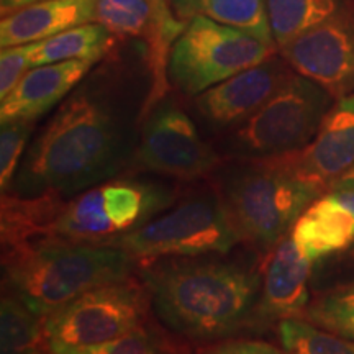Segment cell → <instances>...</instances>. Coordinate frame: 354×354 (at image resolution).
I'll list each match as a JSON object with an SVG mask.
<instances>
[{
    "mask_svg": "<svg viewBox=\"0 0 354 354\" xmlns=\"http://www.w3.org/2000/svg\"><path fill=\"white\" fill-rule=\"evenodd\" d=\"M346 7L344 0H266L277 50Z\"/></svg>",
    "mask_w": 354,
    "mask_h": 354,
    "instance_id": "21",
    "label": "cell"
},
{
    "mask_svg": "<svg viewBox=\"0 0 354 354\" xmlns=\"http://www.w3.org/2000/svg\"><path fill=\"white\" fill-rule=\"evenodd\" d=\"M313 261L308 259L290 233L263 261V287L258 302V328L268 330L272 323L305 320L310 307L308 282Z\"/></svg>",
    "mask_w": 354,
    "mask_h": 354,
    "instance_id": "14",
    "label": "cell"
},
{
    "mask_svg": "<svg viewBox=\"0 0 354 354\" xmlns=\"http://www.w3.org/2000/svg\"><path fill=\"white\" fill-rule=\"evenodd\" d=\"M97 0H43L2 17L0 46L43 41L64 30L94 21Z\"/></svg>",
    "mask_w": 354,
    "mask_h": 354,
    "instance_id": "17",
    "label": "cell"
},
{
    "mask_svg": "<svg viewBox=\"0 0 354 354\" xmlns=\"http://www.w3.org/2000/svg\"><path fill=\"white\" fill-rule=\"evenodd\" d=\"M198 354H287L284 348H277L268 342L248 338H228L203 348Z\"/></svg>",
    "mask_w": 354,
    "mask_h": 354,
    "instance_id": "28",
    "label": "cell"
},
{
    "mask_svg": "<svg viewBox=\"0 0 354 354\" xmlns=\"http://www.w3.org/2000/svg\"><path fill=\"white\" fill-rule=\"evenodd\" d=\"M287 354H354V342L307 320H284L277 325Z\"/></svg>",
    "mask_w": 354,
    "mask_h": 354,
    "instance_id": "23",
    "label": "cell"
},
{
    "mask_svg": "<svg viewBox=\"0 0 354 354\" xmlns=\"http://www.w3.org/2000/svg\"><path fill=\"white\" fill-rule=\"evenodd\" d=\"M174 8L183 19L207 17L277 46L269 25L266 0H174Z\"/></svg>",
    "mask_w": 354,
    "mask_h": 354,
    "instance_id": "20",
    "label": "cell"
},
{
    "mask_svg": "<svg viewBox=\"0 0 354 354\" xmlns=\"http://www.w3.org/2000/svg\"><path fill=\"white\" fill-rule=\"evenodd\" d=\"M331 189H354V166L349 167V169L338 177V179L333 180L330 184L328 190ZM326 190V192H328Z\"/></svg>",
    "mask_w": 354,
    "mask_h": 354,
    "instance_id": "31",
    "label": "cell"
},
{
    "mask_svg": "<svg viewBox=\"0 0 354 354\" xmlns=\"http://www.w3.org/2000/svg\"><path fill=\"white\" fill-rule=\"evenodd\" d=\"M95 63L63 61L35 66L2 100L0 122L37 120L68 97Z\"/></svg>",
    "mask_w": 354,
    "mask_h": 354,
    "instance_id": "16",
    "label": "cell"
},
{
    "mask_svg": "<svg viewBox=\"0 0 354 354\" xmlns=\"http://www.w3.org/2000/svg\"><path fill=\"white\" fill-rule=\"evenodd\" d=\"M33 120H8L0 130V189L10 190L33 131Z\"/></svg>",
    "mask_w": 354,
    "mask_h": 354,
    "instance_id": "26",
    "label": "cell"
},
{
    "mask_svg": "<svg viewBox=\"0 0 354 354\" xmlns=\"http://www.w3.org/2000/svg\"><path fill=\"white\" fill-rule=\"evenodd\" d=\"M215 172V185L238 240L266 259L325 189L305 177L292 153L233 159Z\"/></svg>",
    "mask_w": 354,
    "mask_h": 354,
    "instance_id": "4",
    "label": "cell"
},
{
    "mask_svg": "<svg viewBox=\"0 0 354 354\" xmlns=\"http://www.w3.org/2000/svg\"><path fill=\"white\" fill-rule=\"evenodd\" d=\"M300 76L335 100L354 92V12L348 6L279 50Z\"/></svg>",
    "mask_w": 354,
    "mask_h": 354,
    "instance_id": "12",
    "label": "cell"
},
{
    "mask_svg": "<svg viewBox=\"0 0 354 354\" xmlns=\"http://www.w3.org/2000/svg\"><path fill=\"white\" fill-rule=\"evenodd\" d=\"M94 21L115 37L145 38V63L151 79L146 113L167 91V64L176 39L189 21L176 19L167 0H97Z\"/></svg>",
    "mask_w": 354,
    "mask_h": 354,
    "instance_id": "11",
    "label": "cell"
},
{
    "mask_svg": "<svg viewBox=\"0 0 354 354\" xmlns=\"http://www.w3.org/2000/svg\"><path fill=\"white\" fill-rule=\"evenodd\" d=\"M151 308L143 281L128 277L79 295L44 318L50 354H69L112 343L148 322Z\"/></svg>",
    "mask_w": 354,
    "mask_h": 354,
    "instance_id": "8",
    "label": "cell"
},
{
    "mask_svg": "<svg viewBox=\"0 0 354 354\" xmlns=\"http://www.w3.org/2000/svg\"><path fill=\"white\" fill-rule=\"evenodd\" d=\"M138 140L133 171L194 183L214 176L221 166V154L172 100L161 99L149 109Z\"/></svg>",
    "mask_w": 354,
    "mask_h": 354,
    "instance_id": "10",
    "label": "cell"
},
{
    "mask_svg": "<svg viewBox=\"0 0 354 354\" xmlns=\"http://www.w3.org/2000/svg\"><path fill=\"white\" fill-rule=\"evenodd\" d=\"M37 354H44V353H37Z\"/></svg>",
    "mask_w": 354,
    "mask_h": 354,
    "instance_id": "32",
    "label": "cell"
},
{
    "mask_svg": "<svg viewBox=\"0 0 354 354\" xmlns=\"http://www.w3.org/2000/svg\"><path fill=\"white\" fill-rule=\"evenodd\" d=\"M305 320L335 335L354 339V281L318 297L308 307Z\"/></svg>",
    "mask_w": 354,
    "mask_h": 354,
    "instance_id": "24",
    "label": "cell"
},
{
    "mask_svg": "<svg viewBox=\"0 0 354 354\" xmlns=\"http://www.w3.org/2000/svg\"><path fill=\"white\" fill-rule=\"evenodd\" d=\"M179 189L162 180L115 177L61 203L53 236L110 245L174 205Z\"/></svg>",
    "mask_w": 354,
    "mask_h": 354,
    "instance_id": "5",
    "label": "cell"
},
{
    "mask_svg": "<svg viewBox=\"0 0 354 354\" xmlns=\"http://www.w3.org/2000/svg\"><path fill=\"white\" fill-rule=\"evenodd\" d=\"M32 68L30 43L2 48V53H0V100L10 94Z\"/></svg>",
    "mask_w": 354,
    "mask_h": 354,
    "instance_id": "27",
    "label": "cell"
},
{
    "mask_svg": "<svg viewBox=\"0 0 354 354\" xmlns=\"http://www.w3.org/2000/svg\"><path fill=\"white\" fill-rule=\"evenodd\" d=\"M162 258L141 263L140 279L166 328L194 342H221L258 333L263 266L220 258Z\"/></svg>",
    "mask_w": 354,
    "mask_h": 354,
    "instance_id": "2",
    "label": "cell"
},
{
    "mask_svg": "<svg viewBox=\"0 0 354 354\" xmlns=\"http://www.w3.org/2000/svg\"><path fill=\"white\" fill-rule=\"evenodd\" d=\"M292 156L300 172L325 192L354 166V92L335 102L315 138Z\"/></svg>",
    "mask_w": 354,
    "mask_h": 354,
    "instance_id": "15",
    "label": "cell"
},
{
    "mask_svg": "<svg viewBox=\"0 0 354 354\" xmlns=\"http://www.w3.org/2000/svg\"><path fill=\"white\" fill-rule=\"evenodd\" d=\"M138 141L112 91L84 86L63 102L28 146L6 194L66 201L131 172Z\"/></svg>",
    "mask_w": 354,
    "mask_h": 354,
    "instance_id": "1",
    "label": "cell"
},
{
    "mask_svg": "<svg viewBox=\"0 0 354 354\" xmlns=\"http://www.w3.org/2000/svg\"><path fill=\"white\" fill-rule=\"evenodd\" d=\"M351 246H354V243H353V245H351Z\"/></svg>",
    "mask_w": 354,
    "mask_h": 354,
    "instance_id": "33",
    "label": "cell"
},
{
    "mask_svg": "<svg viewBox=\"0 0 354 354\" xmlns=\"http://www.w3.org/2000/svg\"><path fill=\"white\" fill-rule=\"evenodd\" d=\"M0 342L2 354H37L46 348L44 318L32 312L10 294L2 295L0 307Z\"/></svg>",
    "mask_w": 354,
    "mask_h": 354,
    "instance_id": "22",
    "label": "cell"
},
{
    "mask_svg": "<svg viewBox=\"0 0 354 354\" xmlns=\"http://www.w3.org/2000/svg\"><path fill=\"white\" fill-rule=\"evenodd\" d=\"M290 236L299 250L315 263L353 245L354 214L330 192H325L299 216Z\"/></svg>",
    "mask_w": 354,
    "mask_h": 354,
    "instance_id": "18",
    "label": "cell"
},
{
    "mask_svg": "<svg viewBox=\"0 0 354 354\" xmlns=\"http://www.w3.org/2000/svg\"><path fill=\"white\" fill-rule=\"evenodd\" d=\"M138 268L120 246L57 236L2 253L6 294L43 318L95 287L133 277Z\"/></svg>",
    "mask_w": 354,
    "mask_h": 354,
    "instance_id": "3",
    "label": "cell"
},
{
    "mask_svg": "<svg viewBox=\"0 0 354 354\" xmlns=\"http://www.w3.org/2000/svg\"><path fill=\"white\" fill-rule=\"evenodd\" d=\"M284 57L272 55L263 63L234 74L196 95L198 115L215 130L240 127L294 76Z\"/></svg>",
    "mask_w": 354,
    "mask_h": 354,
    "instance_id": "13",
    "label": "cell"
},
{
    "mask_svg": "<svg viewBox=\"0 0 354 354\" xmlns=\"http://www.w3.org/2000/svg\"><path fill=\"white\" fill-rule=\"evenodd\" d=\"M276 51L277 46L253 35L197 15L172 46L167 77L183 94L196 97Z\"/></svg>",
    "mask_w": 354,
    "mask_h": 354,
    "instance_id": "9",
    "label": "cell"
},
{
    "mask_svg": "<svg viewBox=\"0 0 354 354\" xmlns=\"http://www.w3.org/2000/svg\"><path fill=\"white\" fill-rule=\"evenodd\" d=\"M110 245L120 246L138 263L162 258L228 254L240 245L215 187L201 189Z\"/></svg>",
    "mask_w": 354,
    "mask_h": 354,
    "instance_id": "6",
    "label": "cell"
},
{
    "mask_svg": "<svg viewBox=\"0 0 354 354\" xmlns=\"http://www.w3.org/2000/svg\"><path fill=\"white\" fill-rule=\"evenodd\" d=\"M115 35L104 25L91 24L74 26L43 41L30 43L32 66L63 63V61H92L97 63L112 50Z\"/></svg>",
    "mask_w": 354,
    "mask_h": 354,
    "instance_id": "19",
    "label": "cell"
},
{
    "mask_svg": "<svg viewBox=\"0 0 354 354\" xmlns=\"http://www.w3.org/2000/svg\"><path fill=\"white\" fill-rule=\"evenodd\" d=\"M37 2H43V0H0V13H2V17H7Z\"/></svg>",
    "mask_w": 354,
    "mask_h": 354,
    "instance_id": "29",
    "label": "cell"
},
{
    "mask_svg": "<svg viewBox=\"0 0 354 354\" xmlns=\"http://www.w3.org/2000/svg\"><path fill=\"white\" fill-rule=\"evenodd\" d=\"M335 99L295 73L253 117L234 128L221 151L230 159H258L300 151L315 138Z\"/></svg>",
    "mask_w": 354,
    "mask_h": 354,
    "instance_id": "7",
    "label": "cell"
},
{
    "mask_svg": "<svg viewBox=\"0 0 354 354\" xmlns=\"http://www.w3.org/2000/svg\"><path fill=\"white\" fill-rule=\"evenodd\" d=\"M69 354H187L176 339L165 333L156 323L146 322L122 338L102 346Z\"/></svg>",
    "mask_w": 354,
    "mask_h": 354,
    "instance_id": "25",
    "label": "cell"
},
{
    "mask_svg": "<svg viewBox=\"0 0 354 354\" xmlns=\"http://www.w3.org/2000/svg\"><path fill=\"white\" fill-rule=\"evenodd\" d=\"M328 192L354 214V189H331Z\"/></svg>",
    "mask_w": 354,
    "mask_h": 354,
    "instance_id": "30",
    "label": "cell"
}]
</instances>
